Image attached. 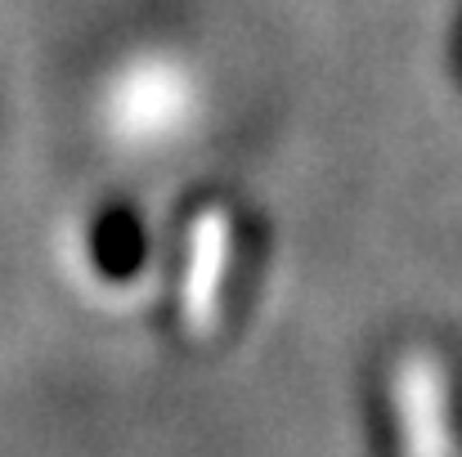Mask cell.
I'll return each instance as SVG.
<instances>
[{
	"mask_svg": "<svg viewBox=\"0 0 462 457\" xmlns=\"http://www.w3.org/2000/svg\"><path fill=\"white\" fill-rule=\"evenodd\" d=\"M391 404L400 426V457H454L449 377L431 350H404L395 359Z\"/></svg>",
	"mask_w": 462,
	"mask_h": 457,
	"instance_id": "6da1fadb",
	"label": "cell"
},
{
	"mask_svg": "<svg viewBox=\"0 0 462 457\" xmlns=\"http://www.w3.org/2000/svg\"><path fill=\"white\" fill-rule=\"evenodd\" d=\"M229 242H234V220L225 206H207L189 224L184 274H180V327L193 341H207L220 327V288L229 274Z\"/></svg>",
	"mask_w": 462,
	"mask_h": 457,
	"instance_id": "7a4b0ae2",
	"label": "cell"
}]
</instances>
